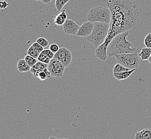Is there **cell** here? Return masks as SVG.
I'll return each mask as SVG.
<instances>
[{
    "label": "cell",
    "mask_w": 151,
    "mask_h": 139,
    "mask_svg": "<svg viewBox=\"0 0 151 139\" xmlns=\"http://www.w3.org/2000/svg\"><path fill=\"white\" fill-rule=\"evenodd\" d=\"M9 5V4L7 3L6 1L5 0L1 1V2H0V8L2 9H6L8 6Z\"/></svg>",
    "instance_id": "484cf974"
},
{
    "label": "cell",
    "mask_w": 151,
    "mask_h": 139,
    "mask_svg": "<svg viewBox=\"0 0 151 139\" xmlns=\"http://www.w3.org/2000/svg\"><path fill=\"white\" fill-rule=\"evenodd\" d=\"M40 52H38L37 50L33 47L31 46L27 50V55L32 56L33 57L38 59L39 56L40 55Z\"/></svg>",
    "instance_id": "ffe728a7"
},
{
    "label": "cell",
    "mask_w": 151,
    "mask_h": 139,
    "mask_svg": "<svg viewBox=\"0 0 151 139\" xmlns=\"http://www.w3.org/2000/svg\"><path fill=\"white\" fill-rule=\"evenodd\" d=\"M48 64L38 61V62L31 67L30 71L35 76V77H38V73L42 71H44V70L48 67Z\"/></svg>",
    "instance_id": "8fae6325"
},
{
    "label": "cell",
    "mask_w": 151,
    "mask_h": 139,
    "mask_svg": "<svg viewBox=\"0 0 151 139\" xmlns=\"http://www.w3.org/2000/svg\"><path fill=\"white\" fill-rule=\"evenodd\" d=\"M107 7L111 13L109 29L105 42L95 50L96 56L102 61L107 59V48L115 37L135 29L139 23L140 11L135 2L131 0H107Z\"/></svg>",
    "instance_id": "6da1fadb"
},
{
    "label": "cell",
    "mask_w": 151,
    "mask_h": 139,
    "mask_svg": "<svg viewBox=\"0 0 151 139\" xmlns=\"http://www.w3.org/2000/svg\"><path fill=\"white\" fill-rule=\"evenodd\" d=\"M91 34L86 38L87 40L93 44L96 48L105 42L109 29V24L95 22Z\"/></svg>",
    "instance_id": "3957f363"
},
{
    "label": "cell",
    "mask_w": 151,
    "mask_h": 139,
    "mask_svg": "<svg viewBox=\"0 0 151 139\" xmlns=\"http://www.w3.org/2000/svg\"><path fill=\"white\" fill-rule=\"evenodd\" d=\"M38 78H39V79L41 81L45 80L46 79H47L46 73L44 71H42V72L39 73H38Z\"/></svg>",
    "instance_id": "d4e9b609"
},
{
    "label": "cell",
    "mask_w": 151,
    "mask_h": 139,
    "mask_svg": "<svg viewBox=\"0 0 151 139\" xmlns=\"http://www.w3.org/2000/svg\"><path fill=\"white\" fill-rule=\"evenodd\" d=\"M65 68L63 64L55 58L51 59L47 67L51 73L52 77L56 78H61L63 75Z\"/></svg>",
    "instance_id": "8992f818"
},
{
    "label": "cell",
    "mask_w": 151,
    "mask_h": 139,
    "mask_svg": "<svg viewBox=\"0 0 151 139\" xmlns=\"http://www.w3.org/2000/svg\"><path fill=\"white\" fill-rule=\"evenodd\" d=\"M35 1H41V0H35Z\"/></svg>",
    "instance_id": "f546056e"
},
{
    "label": "cell",
    "mask_w": 151,
    "mask_h": 139,
    "mask_svg": "<svg viewBox=\"0 0 151 139\" xmlns=\"http://www.w3.org/2000/svg\"><path fill=\"white\" fill-rule=\"evenodd\" d=\"M48 139H57V138L55 136H50Z\"/></svg>",
    "instance_id": "83f0119b"
},
{
    "label": "cell",
    "mask_w": 151,
    "mask_h": 139,
    "mask_svg": "<svg viewBox=\"0 0 151 139\" xmlns=\"http://www.w3.org/2000/svg\"><path fill=\"white\" fill-rule=\"evenodd\" d=\"M115 57L118 63L130 70L136 69L140 64V57L137 53L122 54Z\"/></svg>",
    "instance_id": "5b68a950"
},
{
    "label": "cell",
    "mask_w": 151,
    "mask_h": 139,
    "mask_svg": "<svg viewBox=\"0 0 151 139\" xmlns=\"http://www.w3.org/2000/svg\"></svg>",
    "instance_id": "4dcf8cb0"
},
{
    "label": "cell",
    "mask_w": 151,
    "mask_h": 139,
    "mask_svg": "<svg viewBox=\"0 0 151 139\" xmlns=\"http://www.w3.org/2000/svg\"><path fill=\"white\" fill-rule=\"evenodd\" d=\"M25 60L26 61L27 63L31 67H33L37 62H38V59L35 58L32 56L27 55L25 57Z\"/></svg>",
    "instance_id": "d6986e66"
},
{
    "label": "cell",
    "mask_w": 151,
    "mask_h": 139,
    "mask_svg": "<svg viewBox=\"0 0 151 139\" xmlns=\"http://www.w3.org/2000/svg\"><path fill=\"white\" fill-rule=\"evenodd\" d=\"M139 56L142 61L148 60L151 56V48L147 47L142 48L139 54Z\"/></svg>",
    "instance_id": "2e32d148"
},
{
    "label": "cell",
    "mask_w": 151,
    "mask_h": 139,
    "mask_svg": "<svg viewBox=\"0 0 151 139\" xmlns=\"http://www.w3.org/2000/svg\"><path fill=\"white\" fill-rule=\"evenodd\" d=\"M50 49L52 52L54 54H56L58 52V50L60 49V48L58 44H51L50 45Z\"/></svg>",
    "instance_id": "cb8c5ba5"
},
{
    "label": "cell",
    "mask_w": 151,
    "mask_h": 139,
    "mask_svg": "<svg viewBox=\"0 0 151 139\" xmlns=\"http://www.w3.org/2000/svg\"><path fill=\"white\" fill-rule=\"evenodd\" d=\"M130 70H131L123 67L121 64L117 63L114 67L113 73L122 72L128 71H130Z\"/></svg>",
    "instance_id": "ac0fdd59"
},
{
    "label": "cell",
    "mask_w": 151,
    "mask_h": 139,
    "mask_svg": "<svg viewBox=\"0 0 151 139\" xmlns=\"http://www.w3.org/2000/svg\"><path fill=\"white\" fill-rule=\"evenodd\" d=\"M144 44L146 47L151 48V33H148V34H147L144 40Z\"/></svg>",
    "instance_id": "7402d4cb"
},
{
    "label": "cell",
    "mask_w": 151,
    "mask_h": 139,
    "mask_svg": "<svg viewBox=\"0 0 151 139\" xmlns=\"http://www.w3.org/2000/svg\"><path fill=\"white\" fill-rule=\"evenodd\" d=\"M94 26V23L89 21L84 22L81 26H79L78 31L76 35L80 37L87 38L91 34L93 31Z\"/></svg>",
    "instance_id": "ba28073f"
},
{
    "label": "cell",
    "mask_w": 151,
    "mask_h": 139,
    "mask_svg": "<svg viewBox=\"0 0 151 139\" xmlns=\"http://www.w3.org/2000/svg\"><path fill=\"white\" fill-rule=\"evenodd\" d=\"M36 42L38 44H40L41 46L44 47V48L48 46L49 44L48 41L46 39L44 38H38Z\"/></svg>",
    "instance_id": "44dd1931"
},
{
    "label": "cell",
    "mask_w": 151,
    "mask_h": 139,
    "mask_svg": "<svg viewBox=\"0 0 151 139\" xmlns=\"http://www.w3.org/2000/svg\"><path fill=\"white\" fill-rule=\"evenodd\" d=\"M52 0H41V1L45 4H49L52 2Z\"/></svg>",
    "instance_id": "4316f807"
},
{
    "label": "cell",
    "mask_w": 151,
    "mask_h": 139,
    "mask_svg": "<svg viewBox=\"0 0 151 139\" xmlns=\"http://www.w3.org/2000/svg\"><path fill=\"white\" fill-rule=\"evenodd\" d=\"M67 20V15L65 10L54 17V23L58 26H63Z\"/></svg>",
    "instance_id": "7c38bea8"
},
{
    "label": "cell",
    "mask_w": 151,
    "mask_h": 139,
    "mask_svg": "<svg viewBox=\"0 0 151 139\" xmlns=\"http://www.w3.org/2000/svg\"><path fill=\"white\" fill-rule=\"evenodd\" d=\"M111 13L108 7L96 6L91 9L87 15L88 21L95 23L100 22L110 24Z\"/></svg>",
    "instance_id": "277c9868"
},
{
    "label": "cell",
    "mask_w": 151,
    "mask_h": 139,
    "mask_svg": "<svg viewBox=\"0 0 151 139\" xmlns=\"http://www.w3.org/2000/svg\"><path fill=\"white\" fill-rule=\"evenodd\" d=\"M32 46L35 48V49L38 51V52H40V53L42 52L44 50V47L41 46L40 44H38L37 42L32 44Z\"/></svg>",
    "instance_id": "603a6c76"
},
{
    "label": "cell",
    "mask_w": 151,
    "mask_h": 139,
    "mask_svg": "<svg viewBox=\"0 0 151 139\" xmlns=\"http://www.w3.org/2000/svg\"><path fill=\"white\" fill-rule=\"evenodd\" d=\"M136 71V69L122 72L113 73L114 77L118 80H123L128 79Z\"/></svg>",
    "instance_id": "5bb4252c"
},
{
    "label": "cell",
    "mask_w": 151,
    "mask_h": 139,
    "mask_svg": "<svg viewBox=\"0 0 151 139\" xmlns=\"http://www.w3.org/2000/svg\"><path fill=\"white\" fill-rule=\"evenodd\" d=\"M134 139H151V130L145 128L137 132L134 136Z\"/></svg>",
    "instance_id": "4fadbf2b"
},
{
    "label": "cell",
    "mask_w": 151,
    "mask_h": 139,
    "mask_svg": "<svg viewBox=\"0 0 151 139\" xmlns=\"http://www.w3.org/2000/svg\"><path fill=\"white\" fill-rule=\"evenodd\" d=\"M70 0H56L55 7L58 11H60L64 6Z\"/></svg>",
    "instance_id": "e0dca14e"
},
{
    "label": "cell",
    "mask_w": 151,
    "mask_h": 139,
    "mask_svg": "<svg viewBox=\"0 0 151 139\" xmlns=\"http://www.w3.org/2000/svg\"><path fill=\"white\" fill-rule=\"evenodd\" d=\"M148 62H149V63L151 64V57H150V58H149V59L148 60Z\"/></svg>",
    "instance_id": "f1b7e54d"
},
{
    "label": "cell",
    "mask_w": 151,
    "mask_h": 139,
    "mask_svg": "<svg viewBox=\"0 0 151 139\" xmlns=\"http://www.w3.org/2000/svg\"><path fill=\"white\" fill-rule=\"evenodd\" d=\"M54 55L55 54H54L50 49L44 50L40 54L38 57V60L46 64H48L51 59L54 58Z\"/></svg>",
    "instance_id": "30bf717a"
},
{
    "label": "cell",
    "mask_w": 151,
    "mask_h": 139,
    "mask_svg": "<svg viewBox=\"0 0 151 139\" xmlns=\"http://www.w3.org/2000/svg\"><path fill=\"white\" fill-rule=\"evenodd\" d=\"M17 69L20 73H24L30 71L31 67L27 63L25 59H21L18 62Z\"/></svg>",
    "instance_id": "9a60e30c"
},
{
    "label": "cell",
    "mask_w": 151,
    "mask_h": 139,
    "mask_svg": "<svg viewBox=\"0 0 151 139\" xmlns=\"http://www.w3.org/2000/svg\"><path fill=\"white\" fill-rule=\"evenodd\" d=\"M54 58L61 62L64 67H67L71 63L73 56L71 52L67 48L61 47L58 52L55 54Z\"/></svg>",
    "instance_id": "52a82bcc"
},
{
    "label": "cell",
    "mask_w": 151,
    "mask_h": 139,
    "mask_svg": "<svg viewBox=\"0 0 151 139\" xmlns=\"http://www.w3.org/2000/svg\"><path fill=\"white\" fill-rule=\"evenodd\" d=\"M129 34V31L116 35L113 39L108 47L107 54L108 57L115 56L125 54L137 53L138 49L132 48L131 41L127 40Z\"/></svg>",
    "instance_id": "7a4b0ae2"
},
{
    "label": "cell",
    "mask_w": 151,
    "mask_h": 139,
    "mask_svg": "<svg viewBox=\"0 0 151 139\" xmlns=\"http://www.w3.org/2000/svg\"><path fill=\"white\" fill-rule=\"evenodd\" d=\"M64 32L67 34L75 35L78 33L79 26L74 20L67 19L63 25Z\"/></svg>",
    "instance_id": "9c48e42d"
}]
</instances>
